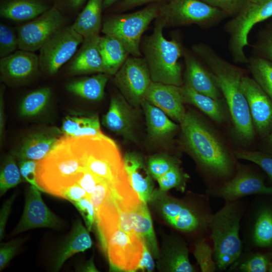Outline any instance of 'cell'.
<instances>
[{
	"label": "cell",
	"instance_id": "cell-1",
	"mask_svg": "<svg viewBox=\"0 0 272 272\" xmlns=\"http://www.w3.org/2000/svg\"><path fill=\"white\" fill-rule=\"evenodd\" d=\"M180 124L182 144L203 175L206 190L231 178L239 163L213 127L192 111L186 112Z\"/></svg>",
	"mask_w": 272,
	"mask_h": 272
},
{
	"label": "cell",
	"instance_id": "cell-2",
	"mask_svg": "<svg viewBox=\"0 0 272 272\" xmlns=\"http://www.w3.org/2000/svg\"><path fill=\"white\" fill-rule=\"evenodd\" d=\"M192 48L215 76L237 138L243 143L250 142L254 139L255 130L242 88L243 70L223 58L208 44L199 43Z\"/></svg>",
	"mask_w": 272,
	"mask_h": 272
},
{
	"label": "cell",
	"instance_id": "cell-3",
	"mask_svg": "<svg viewBox=\"0 0 272 272\" xmlns=\"http://www.w3.org/2000/svg\"><path fill=\"white\" fill-rule=\"evenodd\" d=\"M84 168L81 137L62 135L50 152L38 161L37 182L43 192L62 198Z\"/></svg>",
	"mask_w": 272,
	"mask_h": 272
},
{
	"label": "cell",
	"instance_id": "cell-4",
	"mask_svg": "<svg viewBox=\"0 0 272 272\" xmlns=\"http://www.w3.org/2000/svg\"><path fill=\"white\" fill-rule=\"evenodd\" d=\"M81 139L85 168L110 183L118 197L126 199L134 195L115 143L104 134Z\"/></svg>",
	"mask_w": 272,
	"mask_h": 272
},
{
	"label": "cell",
	"instance_id": "cell-5",
	"mask_svg": "<svg viewBox=\"0 0 272 272\" xmlns=\"http://www.w3.org/2000/svg\"><path fill=\"white\" fill-rule=\"evenodd\" d=\"M249 202L246 198L225 201L212 216L210 237L217 271H226L243 251L241 225Z\"/></svg>",
	"mask_w": 272,
	"mask_h": 272
},
{
	"label": "cell",
	"instance_id": "cell-6",
	"mask_svg": "<svg viewBox=\"0 0 272 272\" xmlns=\"http://www.w3.org/2000/svg\"><path fill=\"white\" fill-rule=\"evenodd\" d=\"M165 25L158 19L153 32L144 42L143 50L152 81L176 86L183 85L179 58L184 51L175 39L167 40L163 35Z\"/></svg>",
	"mask_w": 272,
	"mask_h": 272
},
{
	"label": "cell",
	"instance_id": "cell-7",
	"mask_svg": "<svg viewBox=\"0 0 272 272\" xmlns=\"http://www.w3.org/2000/svg\"><path fill=\"white\" fill-rule=\"evenodd\" d=\"M160 210L171 227L192 236L194 243L210 237V225L214 213L210 197L206 193L197 195L191 200L167 197L161 204Z\"/></svg>",
	"mask_w": 272,
	"mask_h": 272
},
{
	"label": "cell",
	"instance_id": "cell-8",
	"mask_svg": "<svg viewBox=\"0 0 272 272\" xmlns=\"http://www.w3.org/2000/svg\"><path fill=\"white\" fill-rule=\"evenodd\" d=\"M243 250L272 252V194L255 195L241 225Z\"/></svg>",
	"mask_w": 272,
	"mask_h": 272
},
{
	"label": "cell",
	"instance_id": "cell-9",
	"mask_svg": "<svg viewBox=\"0 0 272 272\" xmlns=\"http://www.w3.org/2000/svg\"><path fill=\"white\" fill-rule=\"evenodd\" d=\"M272 17V0H247L239 11L224 25L229 35V49L236 63H247L244 51L249 45L248 35L257 23Z\"/></svg>",
	"mask_w": 272,
	"mask_h": 272
},
{
	"label": "cell",
	"instance_id": "cell-10",
	"mask_svg": "<svg viewBox=\"0 0 272 272\" xmlns=\"http://www.w3.org/2000/svg\"><path fill=\"white\" fill-rule=\"evenodd\" d=\"M111 268L124 271H137L142 258L145 243L133 233L125 232L118 223L99 233Z\"/></svg>",
	"mask_w": 272,
	"mask_h": 272
},
{
	"label": "cell",
	"instance_id": "cell-11",
	"mask_svg": "<svg viewBox=\"0 0 272 272\" xmlns=\"http://www.w3.org/2000/svg\"><path fill=\"white\" fill-rule=\"evenodd\" d=\"M228 17L223 11L202 0H170L159 6L158 18L165 27L195 24L209 28Z\"/></svg>",
	"mask_w": 272,
	"mask_h": 272
},
{
	"label": "cell",
	"instance_id": "cell-12",
	"mask_svg": "<svg viewBox=\"0 0 272 272\" xmlns=\"http://www.w3.org/2000/svg\"><path fill=\"white\" fill-rule=\"evenodd\" d=\"M159 11V6L152 5L133 13L112 16L103 22L102 32L119 40L133 56H141L142 36L150 23L158 18Z\"/></svg>",
	"mask_w": 272,
	"mask_h": 272
},
{
	"label": "cell",
	"instance_id": "cell-13",
	"mask_svg": "<svg viewBox=\"0 0 272 272\" xmlns=\"http://www.w3.org/2000/svg\"><path fill=\"white\" fill-rule=\"evenodd\" d=\"M206 193L210 198L231 201L250 195L272 194V186L266 185L262 175L251 167L239 163L231 178Z\"/></svg>",
	"mask_w": 272,
	"mask_h": 272
},
{
	"label": "cell",
	"instance_id": "cell-14",
	"mask_svg": "<svg viewBox=\"0 0 272 272\" xmlns=\"http://www.w3.org/2000/svg\"><path fill=\"white\" fill-rule=\"evenodd\" d=\"M84 39L72 26L63 27L39 50L40 69L50 75L56 74L73 57Z\"/></svg>",
	"mask_w": 272,
	"mask_h": 272
},
{
	"label": "cell",
	"instance_id": "cell-15",
	"mask_svg": "<svg viewBox=\"0 0 272 272\" xmlns=\"http://www.w3.org/2000/svg\"><path fill=\"white\" fill-rule=\"evenodd\" d=\"M114 75V83L127 102L134 107L141 106L152 82L145 58H127Z\"/></svg>",
	"mask_w": 272,
	"mask_h": 272
},
{
	"label": "cell",
	"instance_id": "cell-16",
	"mask_svg": "<svg viewBox=\"0 0 272 272\" xmlns=\"http://www.w3.org/2000/svg\"><path fill=\"white\" fill-rule=\"evenodd\" d=\"M64 19L55 7L17 28L19 49L31 52L39 50L63 26Z\"/></svg>",
	"mask_w": 272,
	"mask_h": 272
},
{
	"label": "cell",
	"instance_id": "cell-17",
	"mask_svg": "<svg viewBox=\"0 0 272 272\" xmlns=\"http://www.w3.org/2000/svg\"><path fill=\"white\" fill-rule=\"evenodd\" d=\"M40 191L31 185L27 190L23 214L12 232L13 235L37 228L58 229L61 226V220L42 200Z\"/></svg>",
	"mask_w": 272,
	"mask_h": 272
},
{
	"label": "cell",
	"instance_id": "cell-18",
	"mask_svg": "<svg viewBox=\"0 0 272 272\" xmlns=\"http://www.w3.org/2000/svg\"><path fill=\"white\" fill-rule=\"evenodd\" d=\"M241 85L255 131L268 135L272 130V100L253 78L244 76Z\"/></svg>",
	"mask_w": 272,
	"mask_h": 272
},
{
	"label": "cell",
	"instance_id": "cell-19",
	"mask_svg": "<svg viewBox=\"0 0 272 272\" xmlns=\"http://www.w3.org/2000/svg\"><path fill=\"white\" fill-rule=\"evenodd\" d=\"M118 226L121 230L133 233L141 237L155 257L158 249L152 222L146 203L131 209H118Z\"/></svg>",
	"mask_w": 272,
	"mask_h": 272
},
{
	"label": "cell",
	"instance_id": "cell-20",
	"mask_svg": "<svg viewBox=\"0 0 272 272\" xmlns=\"http://www.w3.org/2000/svg\"><path fill=\"white\" fill-rule=\"evenodd\" d=\"M40 68L38 55L34 52L18 49L1 58V79L9 84H19L33 77Z\"/></svg>",
	"mask_w": 272,
	"mask_h": 272
},
{
	"label": "cell",
	"instance_id": "cell-21",
	"mask_svg": "<svg viewBox=\"0 0 272 272\" xmlns=\"http://www.w3.org/2000/svg\"><path fill=\"white\" fill-rule=\"evenodd\" d=\"M145 100L179 123L186 112L183 106L180 86L152 82L147 91Z\"/></svg>",
	"mask_w": 272,
	"mask_h": 272
},
{
	"label": "cell",
	"instance_id": "cell-22",
	"mask_svg": "<svg viewBox=\"0 0 272 272\" xmlns=\"http://www.w3.org/2000/svg\"><path fill=\"white\" fill-rule=\"evenodd\" d=\"M100 38L99 35L84 38L80 48L72 58L69 65L68 72L70 74H108L100 50Z\"/></svg>",
	"mask_w": 272,
	"mask_h": 272
},
{
	"label": "cell",
	"instance_id": "cell-23",
	"mask_svg": "<svg viewBox=\"0 0 272 272\" xmlns=\"http://www.w3.org/2000/svg\"><path fill=\"white\" fill-rule=\"evenodd\" d=\"M185 72L184 84L195 91L215 99H220L222 94L215 76L194 55L187 51L184 55Z\"/></svg>",
	"mask_w": 272,
	"mask_h": 272
},
{
	"label": "cell",
	"instance_id": "cell-24",
	"mask_svg": "<svg viewBox=\"0 0 272 272\" xmlns=\"http://www.w3.org/2000/svg\"><path fill=\"white\" fill-rule=\"evenodd\" d=\"M131 107L123 96L113 95L109 109L103 117L102 124L117 134L134 140V117Z\"/></svg>",
	"mask_w": 272,
	"mask_h": 272
},
{
	"label": "cell",
	"instance_id": "cell-25",
	"mask_svg": "<svg viewBox=\"0 0 272 272\" xmlns=\"http://www.w3.org/2000/svg\"><path fill=\"white\" fill-rule=\"evenodd\" d=\"M124 168L130 184L140 199L147 203L152 197L154 184L142 157L135 152H127L123 157Z\"/></svg>",
	"mask_w": 272,
	"mask_h": 272
},
{
	"label": "cell",
	"instance_id": "cell-26",
	"mask_svg": "<svg viewBox=\"0 0 272 272\" xmlns=\"http://www.w3.org/2000/svg\"><path fill=\"white\" fill-rule=\"evenodd\" d=\"M55 132L36 133L29 136L15 153L16 157L19 160H42L53 149L61 137L59 136L60 131L54 133Z\"/></svg>",
	"mask_w": 272,
	"mask_h": 272
},
{
	"label": "cell",
	"instance_id": "cell-27",
	"mask_svg": "<svg viewBox=\"0 0 272 272\" xmlns=\"http://www.w3.org/2000/svg\"><path fill=\"white\" fill-rule=\"evenodd\" d=\"M180 89L184 103L195 106L216 122L222 123L227 119L225 101L199 93L185 84Z\"/></svg>",
	"mask_w": 272,
	"mask_h": 272
},
{
	"label": "cell",
	"instance_id": "cell-28",
	"mask_svg": "<svg viewBox=\"0 0 272 272\" xmlns=\"http://www.w3.org/2000/svg\"><path fill=\"white\" fill-rule=\"evenodd\" d=\"M92 245V241L88 230L80 221L76 222L56 254L53 264L54 269L59 270L68 258L77 253L85 251Z\"/></svg>",
	"mask_w": 272,
	"mask_h": 272
},
{
	"label": "cell",
	"instance_id": "cell-29",
	"mask_svg": "<svg viewBox=\"0 0 272 272\" xmlns=\"http://www.w3.org/2000/svg\"><path fill=\"white\" fill-rule=\"evenodd\" d=\"M103 0H88L72 27L84 38L99 35Z\"/></svg>",
	"mask_w": 272,
	"mask_h": 272
},
{
	"label": "cell",
	"instance_id": "cell-30",
	"mask_svg": "<svg viewBox=\"0 0 272 272\" xmlns=\"http://www.w3.org/2000/svg\"><path fill=\"white\" fill-rule=\"evenodd\" d=\"M145 116L147 130L154 139H164L171 135L178 127L161 109L147 100L142 103Z\"/></svg>",
	"mask_w": 272,
	"mask_h": 272
},
{
	"label": "cell",
	"instance_id": "cell-31",
	"mask_svg": "<svg viewBox=\"0 0 272 272\" xmlns=\"http://www.w3.org/2000/svg\"><path fill=\"white\" fill-rule=\"evenodd\" d=\"M109 75L98 73L91 77H86L73 81L66 84V90L83 99L99 101L104 95V90Z\"/></svg>",
	"mask_w": 272,
	"mask_h": 272
},
{
	"label": "cell",
	"instance_id": "cell-32",
	"mask_svg": "<svg viewBox=\"0 0 272 272\" xmlns=\"http://www.w3.org/2000/svg\"><path fill=\"white\" fill-rule=\"evenodd\" d=\"M62 135L82 137L102 135L99 120L96 115H69L63 119L59 129Z\"/></svg>",
	"mask_w": 272,
	"mask_h": 272
},
{
	"label": "cell",
	"instance_id": "cell-33",
	"mask_svg": "<svg viewBox=\"0 0 272 272\" xmlns=\"http://www.w3.org/2000/svg\"><path fill=\"white\" fill-rule=\"evenodd\" d=\"M99 48L108 74L115 75L127 59L129 52L119 40L109 35L100 36Z\"/></svg>",
	"mask_w": 272,
	"mask_h": 272
},
{
	"label": "cell",
	"instance_id": "cell-34",
	"mask_svg": "<svg viewBox=\"0 0 272 272\" xmlns=\"http://www.w3.org/2000/svg\"><path fill=\"white\" fill-rule=\"evenodd\" d=\"M48 10L46 6L38 2L15 0L3 5L0 14L2 17L15 21H29Z\"/></svg>",
	"mask_w": 272,
	"mask_h": 272
},
{
	"label": "cell",
	"instance_id": "cell-35",
	"mask_svg": "<svg viewBox=\"0 0 272 272\" xmlns=\"http://www.w3.org/2000/svg\"><path fill=\"white\" fill-rule=\"evenodd\" d=\"M272 259V252L243 250L228 268V272H266Z\"/></svg>",
	"mask_w": 272,
	"mask_h": 272
},
{
	"label": "cell",
	"instance_id": "cell-36",
	"mask_svg": "<svg viewBox=\"0 0 272 272\" xmlns=\"http://www.w3.org/2000/svg\"><path fill=\"white\" fill-rule=\"evenodd\" d=\"M186 243L179 237L171 241L165 262L166 269L173 272H194L197 270L190 262Z\"/></svg>",
	"mask_w": 272,
	"mask_h": 272
},
{
	"label": "cell",
	"instance_id": "cell-37",
	"mask_svg": "<svg viewBox=\"0 0 272 272\" xmlns=\"http://www.w3.org/2000/svg\"><path fill=\"white\" fill-rule=\"evenodd\" d=\"M247 63L253 79L272 100V62L254 55Z\"/></svg>",
	"mask_w": 272,
	"mask_h": 272
},
{
	"label": "cell",
	"instance_id": "cell-38",
	"mask_svg": "<svg viewBox=\"0 0 272 272\" xmlns=\"http://www.w3.org/2000/svg\"><path fill=\"white\" fill-rule=\"evenodd\" d=\"M51 96L49 88H42L28 94L22 100L19 109L21 116L31 117L41 112L47 105Z\"/></svg>",
	"mask_w": 272,
	"mask_h": 272
},
{
	"label": "cell",
	"instance_id": "cell-39",
	"mask_svg": "<svg viewBox=\"0 0 272 272\" xmlns=\"http://www.w3.org/2000/svg\"><path fill=\"white\" fill-rule=\"evenodd\" d=\"M19 168L14 157H8L3 164L0 175V194L3 195L9 189L23 182Z\"/></svg>",
	"mask_w": 272,
	"mask_h": 272
},
{
	"label": "cell",
	"instance_id": "cell-40",
	"mask_svg": "<svg viewBox=\"0 0 272 272\" xmlns=\"http://www.w3.org/2000/svg\"><path fill=\"white\" fill-rule=\"evenodd\" d=\"M193 255L203 272L217 271V267L214 259V249L210 238L200 240L193 244Z\"/></svg>",
	"mask_w": 272,
	"mask_h": 272
},
{
	"label": "cell",
	"instance_id": "cell-41",
	"mask_svg": "<svg viewBox=\"0 0 272 272\" xmlns=\"http://www.w3.org/2000/svg\"><path fill=\"white\" fill-rule=\"evenodd\" d=\"M233 153L237 159L251 162L260 167L272 183V157L259 151L240 150Z\"/></svg>",
	"mask_w": 272,
	"mask_h": 272
},
{
	"label": "cell",
	"instance_id": "cell-42",
	"mask_svg": "<svg viewBox=\"0 0 272 272\" xmlns=\"http://www.w3.org/2000/svg\"><path fill=\"white\" fill-rule=\"evenodd\" d=\"M187 177L177 164L157 180L161 191H166L173 188L182 191L184 189Z\"/></svg>",
	"mask_w": 272,
	"mask_h": 272
},
{
	"label": "cell",
	"instance_id": "cell-43",
	"mask_svg": "<svg viewBox=\"0 0 272 272\" xmlns=\"http://www.w3.org/2000/svg\"><path fill=\"white\" fill-rule=\"evenodd\" d=\"M19 49L17 32L8 26L0 24V57L8 56Z\"/></svg>",
	"mask_w": 272,
	"mask_h": 272
},
{
	"label": "cell",
	"instance_id": "cell-44",
	"mask_svg": "<svg viewBox=\"0 0 272 272\" xmlns=\"http://www.w3.org/2000/svg\"><path fill=\"white\" fill-rule=\"evenodd\" d=\"M252 47L254 55L272 62V23L260 32Z\"/></svg>",
	"mask_w": 272,
	"mask_h": 272
},
{
	"label": "cell",
	"instance_id": "cell-45",
	"mask_svg": "<svg viewBox=\"0 0 272 272\" xmlns=\"http://www.w3.org/2000/svg\"><path fill=\"white\" fill-rule=\"evenodd\" d=\"M113 192V188L112 185L101 179L97 184L94 192L88 197L94 207L96 212H98L111 196Z\"/></svg>",
	"mask_w": 272,
	"mask_h": 272
},
{
	"label": "cell",
	"instance_id": "cell-46",
	"mask_svg": "<svg viewBox=\"0 0 272 272\" xmlns=\"http://www.w3.org/2000/svg\"><path fill=\"white\" fill-rule=\"evenodd\" d=\"M177 164L175 161L167 157L153 156L148 160V168L152 176L157 179Z\"/></svg>",
	"mask_w": 272,
	"mask_h": 272
},
{
	"label": "cell",
	"instance_id": "cell-47",
	"mask_svg": "<svg viewBox=\"0 0 272 272\" xmlns=\"http://www.w3.org/2000/svg\"><path fill=\"white\" fill-rule=\"evenodd\" d=\"M73 204L82 215L88 231H91L96 224V212L89 198H83Z\"/></svg>",
	"mask_w": 272,
	"mask_h": 272
},
{
	"label": "cell",
	"instance_id": "cell-48",
	"mask_svg": "<svg viewBox=\"0 0 272 272\" xmlns=\"http://www.w3.org/2000/svg\"><path fill=\"white\" fill-rule=\"evenodd\" d=\"M211 6L218 9L229 17L236 15L247 0H202Z\"/></svg>",
	"mask_w": 272,
	"mask_h": 272
},
{
	"label": "cell",
	"instance_id": "cell-49",
	"mask_svg": "<svg viewBox=\"0 0 272 272\" xmlns=\"http://www.w3.org/2000/svg\"><path fill=\"white\" fill-rule=\"evenodd\" d=\"M23 242L17 238L7 243H2L0 248V270H3L18 251Z\"/></svg>",
	"mask_w": 272,
	"mask_h": 272
},
{
	"label": "cell",
	"instance_id": "cell-50",
	"mask_svg": "<svg viewBox=\"0 0 272 272\" xmlns=\"http://www.w3.org/2000/svg\"><path fill=\"white\" fill-rule=\"evenodd\" d=\"M37 163L38 161L35 160H21L19 166L23 179L42 191L36 180Z\"/></svg>",
	"mask_w": 272,
	"mask_h": 272
},
{
	"label": "cell",
	"instance_id": "cell-51",
	"mask_svg": "<svg viewBox=\"0 0 272 272\" xmlns=\"http://www.w3.org/2000/svg\"><path fill=\"white\" fill-rule=\"evenodd\" d=\"M101 179V178L84 168L77 183L86 191L89 197L94 192L97 184Z\"/></svg>",
	"mask_w": 272,
	"mask_h": 272
},
{
	"label": "cell",
	"instance_id": "cell-52",
	"mask_svg": "<svg viewBox=\"0 0 272 272\" xmlns=\"http://www.w3.org/2000/svg\"><path fill=\"white\" fill-rule=\"evenodd\" d=\"M85 197H88L87 192L77 182L70 186L64 191L62 195V198H65L73 203Z\"/></svg>",
	"mask_w": 272,
	"mask_h": 272
},
{
	"label": "cell",
	"instance_id": "cell-53",
	"mask_svg": "<svg viewBox=\"0 0 272 272\" xmlns=\"http://www.w3.org/2000/svg\"><path fill=\"white\" fill-rule=\"evenodd\" d=\"M16 193L10 197L3 205L0 213V239L2 240L5 234L6 224L10 215L12 204L16 197Z\"/></svg>",
	"mask_w": 272,
	"mask_h": 272
},
{
	"label": "cell",
	"instance_id": "cell-54",
	"mask_svg": "<svg viewBox=\"0 0 272 272\" xmlns=\"http://www.w3.org/2000/svg\"><path fill=\"white\" fill-rule=\"evenodd\" d=\"M154 267V261L151 254L150 250L145 243L143 255L138 266L137 270H141L142 271H152Z\"/></svg>",
	"mask_w": 272,
	"mask_h": 272
},
{
	"label": "cell",
	"instance_id": "cell-55",
	"mask_svg": "<svg viewBox=\"0 0 272 272\" xmlns=\"http://www.w3.org/2000/svg\"><path fill=\"white\" fill-rule=\"evenodd\" d=\"M157 0H124L121 3V7L123 9H127L136 7Z\"/></svg>",
	"mask_w": 272,
	"mask_h": 272
},
{
	"label": "cell",
	"instance_id": "cell-56",
	"mask_svg": "<svg viewBox=\"0 0 272 272\" xmlns=\"http://www.w3.org/2000/svg\"><path fill=\"white\" fill-rule=\"evenodd\" d=\"M3 93L2 91L1 90V114H0V127H1V135H2V133L3 132V125H4V119H3Z\"/></svg>",
	"mask_w": 272,
	"mask_h": 272
},
{
	"label": "cell",
	"instance_id": "cell-57",
	"mask_svg": "<svg viewBox=\"0 0 272 272\" xmlns=\"http://www.w3.org/2000/svg\"><path fill=\"white\" fill-rule=\"evenodd\" d=\"M81 269L84 271H97L96 269L93 261H89L87 262L85 265L83 266V268L82 267Z\"/></svg>",
	"mask_w": 272,
	"mask_h": 272
},
{
	"label": "cell",
	"instance_id": "cell-58",
	"mask_svg": "<svg viewBox=\"0 0 272 272\" xmlns=\"http://www.w3.org/2000/svg\"><path fill=\"white\" fill-rule=\"evenodd\" d=\"M117 0H103V8L106 9L113 4H114Z\"/></svg>",
	"mask_w": 272,
	"mask_h": 272
},
{
	"label": "cell",
	"instance_id": "cell-59",
	"mask_svg": "<svg viewBox=\"0 0 272 272\" xmlns=\"http://www.w3.org/2000/svg\"><path fill=\"white\" fill-rule=\"evenodd\" d=\"M85 0H70L71 5L74 8L79 7Z\"/></svg>",
	"mask_w": 272,
	"mask_h": 272
},
{
	"label": "cell",
	"instance_id": "cell-60",
	"mask_svg": "<svg viewBox=\"0 0 272 272\" xmlns=\"http://www.w3.org/2000/svg\"><path fill=\"white\" fill-rule=\"evenodd\" d=\"M268 143L270 147L272 148V130L268 135Z\"/></svg>",
	"mask_w": 272,
	"mask_h": 272
},
{
	"label": "cell",
	"instance_id": "cell-61",
	"mask_svg": "<svg viewBox=\"0 0 272 272\" xmlns=\"http://www.w3.org/2000/svg\"><path fill=\"white\" fill-rule=\"evenodd\" d=\"M268 272H272V259L271 260V261L270 262V264H269V267H268Z\"/></svg>",
	"mask_w": 272,
	"mask_h": 272
}]
</instances>
